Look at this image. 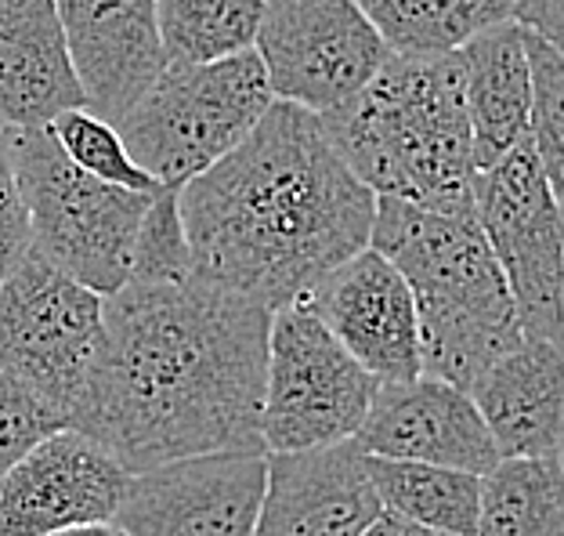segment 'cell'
<instances>
[{"label":"cell","instance_id":"cell-1","mask_svg":"<svg viewBox=\"0 0 564 536\" xmlns=\"http://www.w3.org/2000/svg\"><path fill=\"white\" fill-rule=\"evenodd\" d=\"M272 309L199 272L127 279L101 304V344L69 428L141 471L221 450L264 453Z\"/></svg>","mask_w":564,"mask_h":536},{"label":"cell","instance_id":"cell-2","mask_svg":"<svg viewBox=\"0 0 564 536\" xmlns=\"http://www.w3.org/2000/svg\"><path fill=\"white\" fill-rule=\"evenodd\" d=\"M377 193L355 178L318 112L275 98L253 131L177 185L192 268L282 309L369 244Z\"/></svg>","mask_w":564,"mask_h":536},{"label":"cell","instance_id":"cell-3","mask_svg":"<svg viewBox=\"0 0 564 536\" xmlns=\"http://www.w3.org/2000/svg\"><path fill=\"white\" fill-rule=\"evenodd\" d=\"M337 157L377 196L474 211L464 66L453 55H388L355 98L318 112Z\"/></svg>","mask_w":564,"mask_h":536},{"label":"cell","instance_id":"cell-4","mask_svg":"<svg viewBox=\"0 0 564 536\" xmlns=\"http://www.w3.org/2000/svg\"><path fill=\"white\" fill-rule=\"evenodd\" d=\"M413 290L420 374L467 392L521 341L507 276L474 211L377 196L369 244Z\"/></svg>","mask_w":564,"mask_h":536},{"label":"cell","instance_id":"cell-5","mask_svg":"<svg viewBox=\"0 0 564 536\" xmlns=\"http://www.w3.org/2000/svg\"><path fill=\"white\" fill-rule=\"evenodd\" d=\"M4 142L30 222V250L101 298L123 287L141 218L156 193H138L80 171L47 124L4 127Z\"/></svg>","mask_w":564,"mask_h":536},{"label":"cell","instance_id":"cell-6","mask_svg":"<svg viewBox=\"0 0 564 536\" xmlns=\"http://www.w3.org/2000/svg\"><path fill=\"white\" fill-rule=\"evenodd\" d=\"M275 95L253 47L214 62H166L120 117L127 152L160 185H182L236 149Z\"/></svg>","mask_w":564,"mask_h":536},{"label":"cell","instance_id":"cell-7","mask_svg":"<svg viewBox=\"0 0 564 536\" xmlns=\"http://www.w3.org/2000/svg\"><path fill=\"white\" fill-rule=\"evenodd\" d=\"M380 380L326 330L304 301L282 304L268 323L261 442L290 453L355 439Z\"/></svg>","mask_w":564,"mask_h":536},{"label":"cell","instance_id":"cell-8","mask_svg":"<svg viewBox=\"0 0 564 536\" xmlns=\"http://www.w3.org/2000/svg\"><path fill=\"white\" fill-rule=\"evenodd\" d=\"M106 298L25 250L0 279V369L69 420L101 344Z\"/></svg>","mask_w":564,"mask_h":536},{"label":"cell","instance_id":"cell-9","mask_svg":"<svg viewBox=\"0 0 564 536\" xmlns=\"http://www.w3.org/2000/svg\"><path fill=\"white\" fill-rule=\"evenodd\" d=\"M474 214L507 276L521 337L561 341V193L550 185L532 138H524L492 168L474 174Z\"/></svg>","mask_w":564,"mask_h":536},{"label":"cell","instance_id":"cell-10","mask_svg":"<svg viewBox=\"0 0 564 536\" xmlns=\"http://www.w3.org/2000/svg\"><path fill=\"white\" fill-rule=\"evenodd\" d=\"M253 51L272 95L312 112L355 98L391 55L358 0H264Z\"/></svg>","mask_w":564,"mask_h":536},{"label":"cell","instance_id":"cell-11","mask_svg":"<svg viewBox=\"0 0 564 536\" xmlns=\"http://www.w3.org/2000/svg\"><path fill=\"white\" fill-rule=\"evenodd\" d=\"M264 453L221 450L131 471L112 522L127 536H258Z\"/></svg>","mask_w":564,"mask_h":536},{"label":"cell","instance_id":"cell-12","mask_svg":"<svg viewBox=\"0 0 564 536\" xmlns=\"http://www.w3.org/2000/svg\"><path fill=\"white\" fill-rule=\"evenodd\" d=\"M127 482L131 468L109 446L80 428H58L0 479V536H47L112 522Z\"/></svg>","mask_w":564,"mask_h":536},{"label":"cell","instance_id":"cell-13","mask_svg":"<svg viewBox=\"0 0 564 536\" xmlns=\"http://www.w3.org/2000/svg\"><path fill=\"white\" fill-rule=\"evenodd\" d=\"M301 301L377 380H409L420 374L413 290L373 247L333 265Z\"/></svg>","mask_w":564,"mask_h":536},{"label":"cell","instance_id":"cell-14","mask_svg":"<svg viewBox=\"0 0 564 536\" xmlns=\"http://www.w3.org/2000/svg\"><path fill=\"white\" fill-rule=\"evenodd\" d=\"M355 442L369 457L442 464L474 475H485L499 461L496 442L470 395L427 374L380 380Z\"/></svg>","mask_w":564,"mask_h":536},{"label":"cell","instance_id":"cell-15","mask_svg":"<svg viewBox=\"0 0 564 536\" xmlns=\"http://www.w3.org/2000/svg\"><path fill=\"white\" fill-rule=\"evenodd\" d=\"M383 512L355 439L264 453L258 536H362Z\"/></svg>","mask_w":564,"mask_h":536},{"label":"cell","instance_id":"cell-16","mask_svg":"<svg viewBox=\"0 0 564 536\" xmlns=\"http://www.w3.org/2000/svg\"><path fill=\"white\" fill-rule=\"evenodd\" d=\"M84 106L120 124L166 66L156 0H55Z\"/></svg>","mask_w":564,"mask_h":536},{"label":"cell","instance_id":"cell-17","mask_svg":"<svg viewBox=\"0 0 564 536\" xmlns=\"http://www.w3.org/2000/svg\"><path fill=\"white\" fill-rule=\"evenodd\" d=\"M470 399L478 406L499 457H561V341L521 337L478 377Z\"/></svg>","mask_w":564,"mask_h":536},{"label":"cell","instance_id":"cell-18","mask_svg":"<svg viewBox=\"0 0 564 536\" xmlns=\"http://www.w3.org/2000/svg\"><path fill=\"white\" fill-rule=\"evenodd\" d=\"M84 106L55 0H0V127L51 124Z\"/></svg>","mask_w":564,"mask_h":536},{"label":"cell","instance_id":"cell-19","mask_svg":"<svg viewBox=\"0 0 564 536\" xmlns=\"http://www.w3.org/2000/svg\"><path fill=\"white\" fill-rule=\"evenodd\" d=\"M474 168L485 171L529 138V55L514 19L496 22L459 47Z\"/></svg>","mask_w":564,"mask_h":536},{"label":"cell","instance_id":"cell-20","mask_svg":"<svg viewBox=\"0 0 564 536\" xmlns=\"http://www.w3.org/2000/svg\"><path fill=\"white\" fill-rule=\"evenodd\" d=\"M474 536H564L561 457H499L481 475Z\"/></svg>","mask_w":564,"mask_h":536},{"label":"cell","instance_id":"cell-21","mask_svg":"<svg viewBox=\"0 0 564 536\" xmlns=\"http://www.w3.org/2000/svg\"><path fill=\"white\" fill-rule=\"evenodd\" d=\"M369 479L380 496V507L420 526L445 529L456 536H474L481 501V475L459 468L394 461V457H369Z\"/></svg>","mask_w":564,"mask_h":536},{"label":"cell","instance_id":"cell-22","mask_svg":"<svg viewBox=\"0 0 564 536\" xmlns=\"http://www.w3.org/2000/svg\"><path fill=\"white\" fill-rule=\"evenodd\" d=\"M394 55H453L514 15V0H358Z\"/></svg>","mask_w":564,"mask_h":536},{"label":"cell","instance_id":"cell-23","mask_svg":"<svg viewBox=\"0 0 564 536\" xmlns=\"http://www.w3.org/2000/svg\"><path fill=\"white\" fill-rule=\"evenodd\" d=\"M264 0H156L166 62H214L253 47Z\"/></svg>","mask_w":564,"mask_h":536},{"label":"cell","instance_id":"cell-24","mask_svg":"<svg viewBox=\"0 0 564 536\" xmlns=\"http://www.w3.org/2000/svg\"><path fill=\"white\" fill-rule=\"evenodd\" d=\"M47 127H51V135H55V142L62 146V152L91 178H101V182H112L123 189H138V193H160V189H166L149 171L138 168L134 157L123 146L120 127L106 117H98V112H91L87 106L62 109Z\"/></svg>","mask_w":564,"mask_h":536},{"label":"cell","instance_id":"cell-25","mask_svg":"<svg viewBox=\"0 0 564 536\" xmlns=\"http://www.w3.org/2000/svg\"><path fill=\"white\" fill-rule=\"evenodd\" d=\"M524 55H529V138L540 157L550 185L561 193L564 178V55L557 41L524 30Z\"/></svg>","mask_w":564,"mask_h":536},{"label":"cell","instance_id":"cell-26","mask_svg":"<svg viewBox=\"0 0 564 536\" xmlns=\"http://www.w3.org/2000/svg\"><path fill=\"white\" fill-rule=\"evenodd\" d=\"M58 428H66V420L55 406L0 369V479L25 450Z\"/></svg>","mask_w":564,"mask_h":536},{"label":"cell","instance_id":"cell-27","mask_svg":"<svg viewBox=\"0 0 564 536\" xmlns=\"http://www.w3.org/2000/svg\"><path fill=\"white\" fill-rule=\"evenodd\" d=\"M30 250V222H25L22 193L11 171L8 142H4V127H0V279L22 254Z\"/></svg>","mask_w":564,"mask_h":536},{"label":"cell","instance_id":"cell-28","mask_svg":"<svg viewBox=\"0 0 564 536\" xmlns=\"http://www.w3.org/2000/svg\"><path fill=\"white\" fill-rule=\"evenodd\" d=\"M514 19L524 30H535L543 33L546 41H557L561 44V33H564V0H514Z\"/></svg>","mask_w":564,"mask_h":536},{"label":"cell","instance_id":"cell-29","mask_svg":"<svg viewBox=\"0 0 564 536\" xmlns=\"http://www.w3.org/2000/svg\"><path fill=\"white\" fill-rule=\"evenodd\" d=\"M362 536H456V533H445V529H431V526H420V522H409L402 515H391V512H380L369 529Z\"/></svg>","mask_w":564,"mask_h":536},{"label":"cell","instance_id":"cell-30","mask_svg":"<svg viewBox=\"0 0 564 536\" xmlns=\"http://www.w3.org/2000/svg\"><path fill=\"white\" fill-rule=\"evenodd\" d=\"M47 536H127V533L117 526V522H87V526H69V529H58Z\"/></svg>","mask_w":564,"mask_h":536}]
</instances>
